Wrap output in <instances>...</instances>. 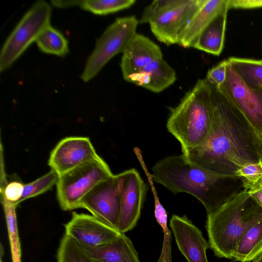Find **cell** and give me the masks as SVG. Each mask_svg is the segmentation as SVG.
<instances>
[{
    "instance_id": "cell-5",
    "label": "cell",
    "mask_w": 262,
    "mask_h": 262,
    "mask_svg": "<svg viewBox=\"0 0 262 262\" xmlns=\"http://www.w3.org/2000/svg\"><path fill=\"white\" fill-rule=\"evenodd\" d=\"M114 174L100 157L59 176L56 184L57 198L64 211L80 208L82 198L97 184Z\"/></svg>"
},
{
    "instance_id": "cell-6",
    "label": "cell",
    "mask_w": 262,
    "mask_h": 262,
    "mask_svg": "<svg viewBox=\"0 0 262 262\" xmlns=\"http://www.w3.org/2000/svg\"><path fill=\"white\" fill-rule=\"evenodd\" d=\"M52 9L44 1L35 2L6 40L0 54V71L9 68L50 25Z\"/></svg>"
},
{
    "instance_id": "cell-2",
    "label": "cell",
    "mask_w": 262,
    "mask_h": 262,
    "mask_svg": "<svg viewBox=\"0 0 262 262\" xmlns=\"http://www.w3.org/2000/svg\"><path fill=\"white\" fill-rule=\"evenodd\" d=\"M154 182L176 194H190L199 200L207 215L244 189L242 178L214 173L188 161L182 154L166 157L152 168Z\"/></svg>"
},
{
    "instance_id": "cell-13",
    "label": "cell",
    "mask_w": 262,
    "mask_h": 262,
    "mask_svg": "<svg viewBox=\"0 0 262 262\" xmlns=\"http://www.w3.org/2000/svg\"><path fill=\"white\" fill-rule=\"evenodd\" d=\"M65 234L77 243L98 246L112 242L121 234L118 230L92 215L74 212L64 225Z\"/></svg>"
},
{
    "instance_id": "cell-14",
    "label": "cell",
    "mask_w": 262,
    "mask_h": 262,
    "mask_svg": "<svg viewBox=\"0 0 262 262\" xmlns=\"http://www.w3.org/2000/svg\"><path fill=\"white\" fill-rule=\"evenodd\" d=\"M170 227L178 247L188 262H208V243L201 231L186 215L173 214Z\"/></svg>"
},
{
    "instance_id": "cell-31",
    "label": "cell",
    "mask_w": 262,
    "mask_h": 262,
    "mask_svg": "<svg viewBox=\"0 0 262 262\" xmlns=\"http://www.w3.org/2000/svg\"><path fill=\"white\" fill-rule=\"evenodd\" d=\"M227 64L228 60L225 59L209 70L205 78L207 81L219 88L225 80Z\"/></svg>"
},
{
    "instance_id": "cell-36",
    "label": "cell",
    "mask_w": 262,
    "mask_h": 262,
    "mask_svg": "<svg viewBox=\"0 0 262 262\" xmlns=\"http://www.w3.org/2000/svg\"><path fill=\"white\" fill-rule=\"evenodd\" d=\"M4 253V250H3V246H2V245H1V260H0V262H3V260H2V254H3Z\"/></svg>"
},
{
    "instance_id": "cell-3",
    "label": "cell",
    "mask_w": 262,
    "mask_h": 262,
    "mask_svg": "<svg viewBox=\"0 0 262 262\" xmlns=\"http://www.w3.org/2000/svg\"><path fill=\"white\" fill-rule=\"evenodd\" d=\"M261 217V207L244 189L207 215L205 227L209 248L218 257L233 259L243 235Z\"/></svg>"
},
{
    "instance_id": "cell-12",
    "label": "cell",
    "mask_w": 262,
    "mask_h": 262,
    "mask_svg": "<svg viewBox=\"0 0 262 262\" xmlns=\"http://www.w3.org/2000/svg\"><path fill=\"white\" fill-rule=\"evenodd\" d=\"M99 157L89 138L68 137L61 140L53 149L48 165L60 176Z\"/></svg>"
},
{
    "instance_id": "cell-30",
    "label": "cell",
    "mask_w": 262,
    "mask_h": 262,
    "mask_svg": "<svg viewBox=\"0 0 262 262\" xmlns=\"http://www.w3.org/2000/svg\"><path fill=\"white\" fill-rule=\"evenodd\" d=\"M235 175L243 179V186L262 179V162L247 163L239 168Z\"/></svg>"
},
{
    "instance_id": "cell-11",
    "label": "cell",
    "mask_w": 262,
    "mask_h": 262,
    "mask_svg": "<svg viewBox=\"0 0 262 262\" xmlns=\"http://www.w3.org/2000/svg\"><path fill=\"white\" fill-rule=\"evenodd\" d=\"M205 0H184L149 23L150 30L160 42L170 46L178 44L195 13Z\"/></svg>"
},
{
    "instance_id": "cell-8",
    "label": "cell",
    "mask_w": 262,
    "mask_h": 262,
    "mask_svg": "<svg viewBox=\"0 0 262 262\" xmlns=\"http://www.w3.org/2000/svg\"><path fill=\"white\" fill-rule=\"evenodd\" d=\"M217 89L242 113L262 139V88L247 86L228 61L225 80Z\"/></svg>"
},
{
    "instance_id": "cell-24",
    "label": "cell",
    "mask_w": 262,
    "mask_h": 262,
    "mask_svg": "<svg viewBox=\"0 0 262 262\" xmlns=\"http://www.w3.org/2000/svg\"><path fill=\"white\" fill-rule=\"evenodd\" d=\"M57 262H94L73 239L62 236L57 253Z\"/></svg>"
},
{
    "instance_id": "cell-35",
    "label": "cell",
    "mask_w": 262,
    "mask_h": 262,
    "mask_svg": "<svg viewBox=\"0 0 262 262\" xmlns=\"http://www.w3.org/2000/svg\"><path fill=\"white\" fill-rule=\"evenodd\" d=\"M253 262H262V252L253 260Z\"/></svg>"
},
{
    "instance_id": "cell-20",
    "label": "cell",
    "mask_w": 262,
    "mask_h": 262,
    "mask_svg": "<svg viewBox=\"0 0 262 262\" xmlns=\"http://www.w3.org/2000/svg\"><path fill=\"white\" fill-rule=\"evenodd\" d=\"M262 252V217L251 226L237 244L233 259L242 262L253 260Z\"/></svg>"
},
{
    "instance_id": "cell-25",
    "label": "cell",
    "mask_w": 262,
    "mask_h": 262,
    "mask_svg": "<svg viewBox=\"0 0 262 262\" xmlns=\"http://www.w3.org/2000/svg\"><path fill=\"white\" fill-rule=\"evenodd\" d=\"M135 0H86L81 1L83 9L96 15H106L130 7Z\"/></svg>"
},
{
    "instance_id": "cell-7",
    "label": "cell",
    "mask_w": 262,
    "mask_h": 262,
    "mask_svg": "<svg viewBox=\"0 0 262 262\" xmlns=\"http://www.w3.org/2000/svg\"><path fill=\"white\" fill-rule=\"evenodd\" d=\"M139 20L135 15L118 17L97 39L95 48L82 73L81 78L88 82L94 78L115 55L124 52L137 33Z\"/></svg>"
},
{
    "instance_id": "cell-33",
    "label": "cell",
    "mask_w": 262,
    "mask_h": 262,
    "mask_svg": "<svg viewBox=\"0 0 262 262\" xmlns=\"http://www.w3.org/2000/svg\"><path fill=\"white\" fill-rule=\"evenodd\" d=\"M244 188L262 208V179L253 184L244 185Z\"/></svg>"
},
{
    "instance_id": "cell-26",
    "label": "cell",
    "mask_w": 262,
    "mask_h": 262,
    "mask_svg": "<svg viewBox=\"0 0 262 262\" xmlns=\"http://www.w3.org/2000/svg\"><path fill=\"white\" fill-rule=\"evenodd\" d=\"M1 198L14 204L16 206L20 203L23 194L25 184L19 180H13L9 182L7 178L1 147Z\"/></svg>"
},
{
    "instance_id": "cell-9",
    "label": "cell",
    "mask_w": 262,
    "mask_h": 262,
    "mask_svg": "<svg viewBox=\"0 0 262 262\" xmlns=\"http://www.w3.org/2000/svg\"><path fill=\"white\" fill-rule=\"evenodd\" d=\"M120 181L118 174L97 184L81 200L84 208L98 220L118 230L120 211Z\"/></svg>"
},
{
    "instance_id": "cell-37",
    "label": "cell",
    "mask_w": 262,
    "mask_h": 262,
    "mask_svg": "<svg viewBox=\"0 0 262 262\" xmlns=\"http://www.w3.org/2000/svg\"><path fill=\"white\" fill-rule=\"evenodd\" d=\"M261 162H262V158H261Z\"/></svg>"
},
{
    "instance_id": "cell-16",
    "label": "cell",
    "mask_w": 262,
    "mask_h": 262,
    "mask_svg": "<svg viewBox=\"0 0 262 262\" xmlns=\"http://www.w3.org/2000/svg\"><path fill=\"white\" fill-rule=\"evenodd\" d=\"M78 244L94 262H141L132 241L125 233L98 246Z\"/></svg>"
},
{
    "instance_id": "cell-32",
    "label": "cell",
    "mask_w": 262,
    "mask_h": 262,
    "mask_svg": "<svg viewBox=\"0 0 262 262\" xmlns=\"http://www.w3.org/2000/svg\"><path fill=\"white\" fill-rule=\"evenodd\" d=\"M228 8L253 9L262 7V0H228Z\"/></svg>"
},
{
    "instance_id": "cell-1",
    "label": "cell",
    "mask_w": 262,
    "mask_h": 262,
    "mask_svg": "<svg viewBox=\"0 0 262 262\" xmlns=\"http://www.w3.org/2000/svg\"><path fill=\"white\" fill-rule=\"evenodd\" d=\"M209 84L211 130L202 144L182 155L190 163L209 171L235 175L244 165L261 161L262 139L223 94Z\"/></svg>"
},
{
    "instance_id": "cell-21",
    "label": "cell",
    "mask_w": 262,
    "mask_h": 262,
    "mask_svg": "<svg viewBox=\"0 0 262 262\" xmlns=\"http://www.w3.org/2000/svg\"><path fill=\"white\" fill-rule=\"evenodd\" d=\"M227 60L247 86L252 88H262V59L230 57Z\"/></svg>"
},
{
    "instance_id": "cell-22",
    "label": "cell",
    "mask_w": 262,
    "mask_h": 262,
    "mask_svg": "<svg viewBox=\"0 0 262 262\" xmlns=\"http://www.w3.org/2000/svg\"><path fill=\"white\" fill-rule=\"evenodd\" d=\"M35 42L39 49L47 54L64 56L69 51L67 39L50 25L41 32Z\"/></svg>"
},
{
    "instance_id": "cell-18",
    "label": "cell",
    "mask_w": 262,
    "mask_h": 262,
    "mask_svg": "<svg viewBox=\"0 0 262 262\" xmlns=\"http://www.w3.org/2000/svg\"><path fill=\"white\" fill-rule=\"evenodd\" d=\"M227 3L214 16L197 38L192 48L215 56L220 55L224 45Z\"/></svg>"
},
{
    "instance_id": "cell-34",
    "label": "cell",
    "mask_w": 262,
    "mask_h": 262,
    "mask_svg": "<svg viewBox=\"0 0 262 262\" xmlns=\"http://www.w3.org/2000/svg\"><path fill=\"white\" fill-rule=\"evenodd\" d=\"M81 2V1L76 0H54L52 1L51 2L52 4L56 7L63 8L75 6H80Z\"/></svg>"
},
{
    "instance_id": "cell-10",
    "label": "cell",
    "mask_w": 262,
    "mask_h": 262,
    "mask_svg": "<svg viewBox=\"0 0 262 262\" xmlns=\"http://www.w3.org/2000/svg\"><path fill=\"white\" fill-rule=\"evenodd\" d=\"M120 211L118 231L125 233L136 226L148 190L138 171L132 168L118 173Z\"/></svg>"
},
{
    "instance_id": "cell-17",
    "label": "cell",
    "mask_w": 262,
    "mask_h": 262,
    "mask_svg": "<svg viewBox=\"0 0 262 262\" xmlns=\"http://www.w3.org/2000/svg\"><path fill=\"white\" fill-rule=\"evenodd\" d=\"M176 79L175 70L162 58L149 63L125 81L158 93L172 85Z\"/></svg>"
},
{
    "instance_id": "cell-15",
    "label": "cell",
    "mask_w": 262,
    "mask_h": 262,
    "mask_svg": "<svg viewBox=\"0 0 262 262\" xmlns=\"http://www.w3.org/2000/svg\"><path fill=\"white\" fill-rule=\"evenodd\" d=\"M162 58L160 47L147 37L137 33L123 52L120 65L123 79L125 80L149 63Z\"/></svg>"
},
{
    "instance_id": "cell-19",
    "label": "cell",
    "mask_w": 262,
    "mask_h": 262,
    "mask_svg": "<svg viewBox=\"0 0 262 262\" xmlns=\"http://www.w3.org/2000/svg\"><path fill=\"white\" fill-rule=\"evenodd\" d=\"M227 2L228 0H205L192 18L178 45L184 48H192L201 32Z\"/></svg>"
},
{
    "instance_id": "cell-28",
    "label": "cell",
    "mask_w": 262,
    "mask_h": 262,
    "mask_svg": "<svg viewBox=\"0 0 262 262\" xmlns=\"http://www.w3.org/2000/svg\"><path fill=\"white\" fill-rule=\"evenodd\" d=\"M184 0H157L144 9L139 19V24L149 23L161 15L181 5Z\"/></svg>"
},
{
    "instance_id": "cell-29",
    "label": "cell",
    "mask_w": 262,
    "mask_h": 262,
    "mask_svg": "<svg viewBox=\"0 0 262 262\" xmlns=\"http://www.w3.org/2000/svg\"><path fill=\"white\" fill-rule=\"evenodd\" d=\"M155 218L161 226L163 233V243L162 251L157 262H172L171 236L167 226V214L164 208L154 210Z\"/></svg>"
},
{
    "instance_id": "cell-23",
    "label": "cell",
    "mask_w": 262,
    "mask_h": 262,
    "mask_svg": "<svg viewBox=\"0 0 262 262\" xmlns=\"http://www.w3.org/2000/svg\"><path fill=\"white\" fill-rule=\"evenodd\" d=\"M3 206L10 243L12 262H21V250L18 234L16 206L6 200L1 198Z\"/></svg>"
},
{
    "instance_id": "cell-27",
    "label": "cell",
    "mask_w": 262,
    "mask_h": 262,
    "mask_svg": "<svg viewBox=\"0 0 262 262\" xmlns=\"http://www.w3.org/2000/svg\"><path fill=\"white\" fill-rule=\"evenodd\" d=\"M59 178L58 174L51 170L45 174L29 183L25 184L23 196L20 203L31 198L41 194L56 185Z\"/></svg>"
},
{
    "instance_id": "cell-4",
    "label": "cell",
    "mask_w": 262,
    "mask_h": 262,
    "mask_svg": "<svg viewBox=\"0 0 262 262\" xmlns=\"http://www.w3.org/2000/svg\"><path fill=\"white\" fill-rule=\"evenodd\" d=\"M211 125L209 84L205 78L199 79L179 104L171 110L166 128L179 142L183 153L202 144L207 138Z\"/></svg>"
}]
</instances>
